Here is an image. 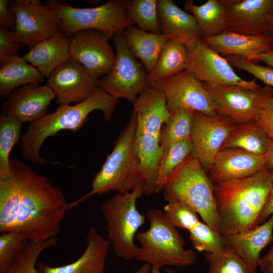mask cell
<instances>
[{"label": "cell", "mask_w": 273, "mask_h": 273, "mask_svg": "<svg viewBox=\"0 0 273 273\" xmlns=\"http://www.w3.org/2000/svg\"><path fill=\"white\" fill-rule=\"evenodd\" d=\"M68 204L47 177L12 159L9 173L0 177V234L18 233L34 242L56 237Z\"/></svg>", "instance_id": "obj_1"}, {"label": "cell", "mask_w": 273, "mask_h": 273, "mask_svg": "<svg viewBox=\"0 0 273 273\" xmlns=\"http://www.w3.org/2000/svg\"><path fill=\"white\" fill-rule=\"evenodd\" d=\"M272 185L273 175L265 169L213 184L220 235L243 233L259 225L260 213Z\"/></svg>", "instance_id": "obj_2"}, {"label": "cell", "mask_w": 273, "mask_h": 273, "mask_svg": "<svg viewBox=\"0 0 273 273\" xmlns=\"http://www.w3.org/2000/svg\"><path fill=\"white\" fill-rule=\"evenodd\" d=\"M137 118L135 147L139 164L137 187L144 195L156 193L159 165L163 155L160 145L163 125L170 116L164 95L149 85L132 103Z\"/></svg>", "instance_id": "obj_3"}, {"label": "cell", "mask_w": 273, "mask_h": 273, "mask_svg": "<svg viewBox=\"0 0 273 273\" xmlns=\"http://www.w3.org/2000/svg\"><path fill=\"white\" fill-rule=\"evenodd\" d=\"M118 102V99L99 87L81 102L74 105H60L53 112L29 124L21 140L20 151L23 158L36 164L49 163L40 155L41 147L47 139L63 130L76 133L87 122L89 114L97 110L102 112L106 121H110Z\"/></svg>", "instance_id": "obj_4"}, {"label": "cell", "mask_w": 273, "mask_h": 273, "mask_svg": "<svg viewBox=\"0 0 273 273\" xmlns=\"http://www.w3.org/2000/svg\"><path fill=\"white\" fill-rule=\"evenodd\" d=\"M136 125V115L132 110L113 150L95 175L91 190L77 200L68 203V211L93 195L100 196L111 191L125 193L137 188L139 164L135 147Z\"/></svg>", "instance_id": "obj_5"}, {"label": "cell", "mask_w": 273, "mask_h": 273, "mask_svg": "<svg viewBox=\"0 0 273 273\" xmlns=\"http://www.w3.org/2000/svg\"><path fill=\"white\" fill-rule=\"evenodd\" d=\"M161 191L168 203L187 204L204 222L220 234L213 184L204 168L191 154L169 176Z\"/></svg>", "instance_id": "obj_6"}, {"label": "cell", "mask_w": 273, "mask_h": 273, "mask_svg": "<svg viewBox=\"0 0 273 273\" xmlns=\"http://www.w3.org/2000/svg\"><path fill=\"white\" fill-rule=\"evenodd\" d=\"M147 218L149 228L135 235L140 245L138 260L160 268L168 265L187 267L195 263L194 252L185 248L184 238L163 211L151 209Z\"/></svg>", "instance_id": "obj_7"}, {"label": "cell", "mask_w": 273, "mask_h": 273, "mask_svg": "<svg viewBox=\"0 0 273 273\" xmlns=\"http://www.w3.org/2000/svg\"><path fill=\"white\" fill-rule=\"evenodd\" d=\"M143 195L140 187L118 193L104 200L101 206L105 220L108 238L116 255L126 261L137 258L140 248L134 243L138 230L146 216L137 209L136 201Z\"/></svg>", "instance_id": "obj_8"}, {"label": "cell", "mask_w": 273, "mask_h": 273, "mask_svg": "<svg viewBox=\"0 0 273 273\" xmlns=\"http://www.w3.org/2000/svg\"><path fill=\"white\" fill-rule=\"evenodd\" d=\"M127 3L128 0H109L100 6L85 8L73 7L59 0L43 4L57 14L62 32L70 38L84 29L100 30L110 38L123 33L126 28L134 25L127 13Z\"/></svg>", "instance_id": "obj_9"}, {"label": "cell", "mask_w": 273, "mask_h": 273, "mask_svg": "<svg viewBox=\"0 0 273 273\" xmlns=\"http://www.w3.org/2000/svg\"><path fill=\"white\" fill-rule=\"evenodd\" d=\"M116 58L110 72L100 79L99 87L112 97L133 103L149 85L148 73L129 50L123 33L113 36Z\"/></svg>", "instance_id": "obj_10"}, {"label": "cell", "mask_w": 273, "mask_h": 273, "mask_svg": "<svg viewBox=\"0 0 273 273\" xmlns=\"http://www.w3.org/2000/svg\"><path fill=\"white\" fill-rule=\"evenodd\" d=\"M9 6L15 16L13 35L29 50L62 32L59 16L39 0H13L9 1Z\"/></svg>", "instance_id": "obj_11"}, {"label": "cell", "mask_w": 273, "mask_h": 273, "mask_svg": "<svg viewBox=\"0 0 273 273\" xmlns=\"http://www.w3.org/2000/svg\"><path fill=\"white\" fill-rule=\"evenodd\" d=\"M185 46L188 69L201 82L213 87L239 85L254 89L261 86L255 79L249 81L240 77L227 59L210 48L202 38L192 40Z\"/></svg>", "instance_id": "obj_12"}, {"label": "cell", "mask_w": 273, "mask_h": 273, "mask_svg": "<svg viewBox=\"0 0 273 273\" xmlns=\"http://www.w3.org/2000/svg\"><path fill=\"white\" fill-rule=\"evenodd\" d=\"M203 83L218 114L236 125L253 121L262 102L273 97V88L265 85L253 89L239 85L213 87Z\"/></svg>", "instance_id": "obj_13"}, {"label": "cell", "mask_w": 273, "mask_h": 273, "mask_svg": "<svg viewBox=\"0 0 273 273\" xmlns=\"http://www.w3.org/2000/svg\"><path fill=\"white\" fill-rule=\"evenodd\" d=\"M149 85L162 92L170 114L179 109H186L210 116L219 115L203 83L188 69Z\"/></svg>", "instance_id": "obj_14"}, {"label": "cell", "mask_w": 273, "mask_h": 273, "mask_svg": "<svg viewBox=\"0 0 273 273\" xmlns=\"http://www.w3.org/2000/svg\"><path fill=\"white\" fill-rule=\"evenodd\" d=\"M236 126L220 115L210 116L193 112L191 155L199 161L207 172Z\"/></svg>", "instance_id": "obj_15"}, {"label": "cell", "mask_w": 273, "mask_h": 273, "mask_svg": "<svg viewBox=\"0 0 273 273\" xmlns=\"http://www.w3.org/2000/svg\"><path fill=\"white\" fill-rule=\"evenodd\" d=\"M111 38L96 29H84L70 38L71 59L79 62L100 78L106 75L114 65L116 53L110 44Z\"/></svg>", "instance_id": "obj_16"}, {"label": "cell", "mask_w": 273, "mask_h": 273, "mask_svg": "<svg viewBox=\"0 0 273 273\" xmlns=\"http://www.w3.org/2000/svg\"><path fill=\"white\" fill-rule=\"evenodd\" d=\"M100 78L79 62L70 59L55 69L47 84L59 104H77L86 100L99 87Z\"/></svg>", "instance_id": "obj_17"}, {"label": "cell", "mask_w": 273, "mask_h": 273, "mask_svg": "<svg viewBox=\"0 0 273 273\" xmlns=\"http://www.w3.org/2000/svg\"><path fill=\"white\" fill-rule=\"evenodd\" d=\"M56 98L46 84L29 83L13 90L1 104L3 114L12 116L22 123H34L47 113L51 102Z\"/></svg>", "instance_id": "obj_18"}, {"label": "cell", "mask_w": 273, "mask_h": 273, "mask_svg": "<svg viewBox=\"0 0 273 273\" xmlns=\"http://www.w3.org/2000/svg\"><path fill=\"white\" fill-rule=\"evenodd\" d=\"M163 211L175 227L189 232L192 244L199 252H215L225 247L221 235L200 221L198 213L187 204L169 202Z\"/></svg>", "instance_id": "obj_19"}, {"label": "cell", "mask_w": 273, "mask_h": 273, "mask_svg": "<svg viewBox=\"0 0 273 273\" xmlns=\"http://www.w3.org/2000/svg\"><path fill=\"white\" fill-rule=\"evenodd\" d=\"M226 15L225 31L259 35L266 34V20L273 0H221Z\"/></svg>", "instance_id": "obj_20"}, {"label": "cell", "mask_w": 273, "mask_h": 273, "mask_svg": "<svg viewBox=\"0 0 273 273\" xmlns=\"http://www.w3.org/2000/svg\"><path fill=\"white\" fill-rule=\"evenodd\" d=\"M264 156L239 148L221 149L208 171L213 184L248 176L265 169Z\"/></svg>", "instance_id": "obj_21"}, {"label": "cell", "mask_w": 273, "mask_h": 273, "mask_svg": "<svg viewBox=\"0 0 273 273\" xmlns=\"http://www.w3.org/2000/svg\"><path fill=\"white\" fill-rule=\"evenodd\" d=\"M86 247L75 261L59 266H51L44 262L36 264L37 273H104L109 248V240L90 226L86 238Z\"/></svg>", "instance_id": "obj_22"}, {"label": "cell", "mask_w": 273, "mask_h": 273, "mask_svg": "<svg viewBox=\"0 0 273 273\" xmlns=\"http://www.w3.org/2000/svg\"><path fill=\"white\" fill-rule=\"evenodd\" d=\"M202 39L222 56H238L253 62L260 54L273 49V40L266 34L250 35L225 31Z\"/></svg>", "instance_id": "obj_23"}, {"label": "cell", "mask_w": 273, "mask_h": 273, "mask_svg": "<svg viewBox=\"0 0 273 273\" xmlns=\"http://www.w3.org/2000/svg\"><path fill=\"white\" fill-rule=\"evenodd\" d=\"M273 214L254 229L243 233L221 235L225 246L256 271L260 252L273 241Z\"/></svg>", "instance_id": "obj_24"}, {"label": "cell", "mask_w": 273, "mask_h": 273, "mask_svg": "<svg viewBox=\"0 0 273 273\" xmlns=\"http://www.w3.org/2000/svg\"><path fill=\"white\" fill-rule=\"evenodd\" d=\"M158 18L161 33L186 44L201 38L192 15L180 9L171 0H158Z\"/></svg>", "instance_id": "obj_25"}, {"label": "cell", "mask_w": 273, "mask_h": 273, "mask_svg": "<svg viewBox=\"0 0 273 273\" xmlns=\"http://www.w3.org/2000/svg\"><path fill=\"white\" fill-rule=\"evenodd\" d=\"M69 43L70 39L61 32L39 42L23 57L48 78L55 69L71 59Z\"/></svg>", "instance_id": "obj_26"}, {"label": "cell", "mask_w": 273, "mask_h": 273, "mask_svg": "<svg viewBox=\"0 0 273 273\" xmlns=\"http://www.w3.org/2000/svg\"><path fill=\"white\" fill-rule=\"evenodd\" d=\"M123 36L129 50L141 60L148 74L155 68L163 46L170 39L162 33L145 31L134 25L126 28Z\"/></svg>", "instance_id": "obj_27"}, {"label": "cell", "mask_w": 273, "mask_h": 273, "mask_svg": "<svg viewBox=\"0 0 273 273\" xmlns=\"http://www.w3.org/2000/svg\"><path fill=\"white\" fill-rule=\"evenodd\" d=\"M45 77L23 57L13 56L0 63V97L7 98L12 92L29 83L40 84Z\"/></svg>", "instance_id": "obj_28"}, {"label": "cell", "mask_w": 273, "mask_h": 273, "mask_svg": "<svg viewBox=\"0 0 273 273\" xmlns=\"http://www.w3.org/2000/svg\"><path fill=\"white\" fill-rule=\"evenodd\" d=\"M187 12L195 18L201 38L217 35L226 30V15L221 0H208L198 6L192 0L184 2Z\"/></svg>", "instance_id": "obj_29"}, {"label": "cell", "mask_w": 273, "mask_h": 273, "mask_svg": "<svg viewBox=\"0 0 273 273\" xmlns=\"http://www.w3.org/2000/svg\"><path fill=\"white\" fill-rule=\"evenodd\" d=\"M188 69V54L185 44L169 39L163 46L158 62L148 75L149 84L169 78Z\"/></svg>", "instance_id": "obj_30"}, {"label": "cell", "mask_w": 273, "mask_h": 273, "mask_svg": "<svg viewBox=\"0 0 273 273\" xmlns=\"http://www.w3.org/2000/svg\"><path fill=\"white\" fill-rule=\"evenodd\" d=\"M272 140L254 121L236 125L221 148H239L264 156Z\"/></svg>", "instance_id": "obj_31"}, {"label": "cell", "mask_w": 273, "mask_h": 273, "mask_svg": "<svg viewBox=\"0 0 273 273\" xmlns=\"http://www.w3.org/2000/svg\"><path fill=\"white\" fill-rule=\"evenodd\" d=\"M193 112L179 109L170 113L161 130L160 145L163 156L174 144L191 138Z\"/></svg>", "instance_id": "obj_32"}, {"label": "cell", "mask_w": 273, "mask_h": 273, "mask_svg": "<svg viewBox=\"0 0 273 273\" xmlns=\"http://www.w3.org/2000/svg\"><path fill=\"white\" fill-rule=\"evenodd\" d=\"M22 124L12 116L3 113L0 115V177L10 171V153L21 140Z\"/></svg>", "instance_id": "obj_33"}, {"label": "cell", "mask_w": 273, "mask_h": 273, "mask_svg": "<svg viewBox=\"0 0 273 273\" xmlns=\"http://www.w3.org/2000/svg\"><path fill=\"white\" fill-rule=\"evenodd\" d=\"M158 0H128L126 11L133 24L139 29L160 34L158 18Z\"/></svg>", "instance_id": "obj_34"}, {"label": "cell", "mask_w": 273, "mask_h": 273, "mask_svg": "<svg viewBox=\"0 0 273 273\" xmlns=\"http://www.w3.org/2000/svg\"><path fill=\"white\" fill-rule=\"evenodd\" d=\"M208 273H256L238 255L225 247L215 252L204 253Z\"/></svg>", "instance_id": "obj_35"}, {"label": "cell", "mask_w": 273, "mask_h": 273, "mask_svg": "<svg viewBox=\"0 0 273 273\" xmlns=\"http://www.w3.org/2000/svg\"><path fill=\"white\" fill-rule=\"evenodd\" d=\"M192 149L191 138L179 141L170 147L163 156L159 165L156 193L161 191L169 176L191 155Z\"/></svg>", "instance_id": "obj_36"}, {"label": "cell", "mask_w": 273, "mask_h": 273, "mask_svg": "<svg viewBox=\"0 0 273 273\" xmlns=\"http://www.w3.org/2000/svg\"><path fill=\"white\" fill-rule=\"evenodd\" d=\"M57 243V237L37 242H30L26 248L2 273H37L36 264L39 256L43 251Z\"/></svg>", "instance_id": "obj_37"}, {"label": "cell", "mask_w": 273, "mask_h": 273, "mask_svg": "<svg viewBox=\"0 0 273 273\" xmlns=\"http://www.w3.org/2000/svg\"><path fill=\"white\" fill-rule=\"evenodd\" d=\"M30 241L23 235L15 233L0 234V273L26 248Z\"/></svg>", "instance_id": "obj_38"}, {"label": "cell", "mask_w": 273, "mask_h": 273, "mask_svg": "<svg viewBox=\"0 0 273 273\" xmlns=\"http://www.w3.org/2000/svg\"><path fill=\"white\" fill-rule=\"evenodd\" d=\"M225 58L232 66L251 74L255 79L263 82L265 86L273 88L272 68L257 64L253 61L238 56H228Z\"/></svg>", "instance_id": "obj_39"}, {"label": "cell", "mask_w": 273, "mask_h": 273, "mask_svg": "<svg viewBox=\"0 0 273 273\" xmlns=\"http://www.w3.org/2000/svg\"><path fill=\"white\" fill-rule=\"evenodd\" d=\"M22 46L15 38L11 30L0 26V63L18 55Z\"/></svg>", "instance_id": "obj_40"}, {"label": "cell", "mask_w": 273, "mask_h": 273, "mask_svg": "<svg viewBox=\"0 0 273 273\" xmlns=\"http://www.w3.org/2000/svg\"><path fill=\"white\" fill-rule=\"evenodd\" d=\"M253 121L273 140V97L262 102Z\"/></svg>", "instance_id": "obj_41"}, {"label": "cell", "mask_w": 273, "mask_h": 273, "mask_svg": "<svg viewBox=\"0 0 273 273\" xmlns=\"http://www.w3.org/2000/svg\"><path fill=\"white\" fill-rule=\"evenodd\" d=\"M9 1L0 0V26L12 31L15 23V16L9 8Z\"/></svg>", "instance_id": "obj_42"}, {"label": "cell", "mask_w": 273, "mask_h": 273, "mask_svg": "<svg viewBox=\"0 0 273 273\" xmlns=\"http://www.w3.org/2000/svg\"><path fill=\"white\" fill-rule=\"evenodd\" d=\"M273 214V185L261 210L259 224L266 221Z\"/></svg>", "instance_id": "obj_43"}, {"label": "cell", "mask_w": 273, "mask_h": 273, "mask_svg": "<svg viewBox=\"0 0 273 273\" xmlns=\"http://www.w3.org/2000/svg\"><path fill=\"white\" fill-rule=\"evenodd\" d=\"M258 267L262 273H273V245L261 258Z\"/></svg>", "instance_id": "obj_44"}, {"label": "cell", "mask_w": 273, "mask_h": 273, "mask_svg": "<svg viewBox=\"0 0 273 273\" xmlns=\"http://www.w3.org/2000/svg\"><path fill=\"white\" fill-rule=\"evenodd\" d=\"M256 60L261 61L273 68V49L260 54L256 57Z\"/></svg>", "instance_id": "obj_45"}, {"label": "cell", "mask_w": 273, "mask_h": 273, "mask_svg": "<svg viewBox=\"0 0 273 273\" xmlns=\"http://www.w3.org/2000/svg\"><path fill=\"white\" fill-rule=\"evenodd\" d=\"M264 157L265 169L272 171L273 170V140Z\"/></svg>", "instance_id": "obj_46"}, {"label": "cell", "mask_w": 273, "mask_h": 273, "mask_svg": "<svg viewBox=\"0 0 273 273\" xmlns=\"http://www.w3.org/2000/svg\"><path fill=\"white\" fill-rule=\"evenodd\" d=\"M266 34L273 40V7L268 13L266 20Z\"/></svg>", "instance_id": "obj_47"}, {"label": "cell", "mask_w": 273, "mask_h": 273, "mask_svg": "<svg viewBox=\"0 0 273 273\" xmlns=\"http://www.w3.org/2000/svg\"><path fill=\"white\" fill-rule=\"evenodd\" d=\"M151 270V265L147 263H145L133 273H150Z\"/></svg>", "instance_id": "obj_48"}, {"label": "cell", "mask_w": 273, "mask_h": 273, "mask_svg": "<svg viewBox=\"0 0 273 273\" xmlns=\"http://www.w3.org/2000/svg\"><path fill=\"white\" fill-rule=\"evenodd\" d=\"M150 273H160V268L152 267Z\"/></svg>", "instance_id": "obj_49"}, {"label": "cell", "mask_w": 273, "mask_h": 273, "mask_svg": "<svg viewBox=\"0 0 273 273\" xmlns=\"http://www.w3.org/2000/svg\"><path fill=\"white\" fill-rule=\"evenodd\" d=\"M165 273H174L173 270L169 268H167L165 269Z\"/></svg>", "instance_id": "obj_50"}, {"label": "cell", "mask_w": 273, "mask_h": 273, "mask_svg": "<svg viewBox=\"0 0 273 273\" xmlns=\"http://www.w3.org/2000/svg\"><path fill=\"white\" fill-rule=\"evenodd\" d=\"M273 175V170L272 171H270Z\"/></svg>", "instance_id": "obj_51"}, {"label": "cell", "mask_w": 273, "mask_h": 273, "mask_svg": "<svg viewBox=\"0 0 273 273\" xmlns=\"http://www.w3.org/2000/svg\"><path fill=\"white\" fill-rule=\"evenodd\" d=\"M272 48H273V40H272Z\"/></svg>", "instance_id": "obj_52"}]
</instances>
